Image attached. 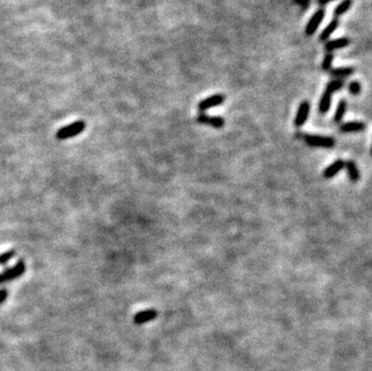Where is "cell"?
<instances>
[{
    "label": "cell",
    "mask_w": 372,
    "mask_h": 371,
    "mask_svg": "<svg viewBox=\"0 0 372 371\" xmlns=\"http://www.w3.org/2000/svg\"><path fill=\"white\" fill-rule=\"evenodd\" d=\"M86 125L87 124H86L85 121H76V122L71 123V124L60 128V129L55 133V139L62 141L80 135L81 133L85 132Z\"/></svg>",
    "instance_id": "obj_1"
},
{
    "label": "cell",
    "mask_w": 372,
    "mask_h": 371,
    "mask_svg": "<svg viewBox=\"0 0 372 371\" xmlns=\"http://www.w3.org/2000/svg\"><path fill=\"white\" fill-rule=\"evenodd\" d=\"M25 269H27L25 262L23 259H18L14 266L9 267V269H5L4 271L0 272V284H4L6 283V282L19 279L25 272Z\"/></svg>",
    "instance_id": "obj_2"
},
{
    "label": "cell",
    "mask_w": 372,
    "mask_h": 371,
    "mask_svg": "<svg viewBox=\"0 0 372 371\" xmlns=\"http://www.w3.org/2000/svg\"><path fill=\"white\" fill-rule=\"evenodd\" d=\"M305 142L308 146H312V147H325V148H331L335 146V140L333 138H329V136H319V135H305L303 138Z\"/></svg>",
    "instance_id": "obj_3"
},
{
    "label": "cell",
    "mask_w": 372,
    "mask_h": 371,
    "mask_svg": "<svg viewBox=\"0 0 372 371\" xmlns=\"http://www.w3.org/2000/svg\"><path fill=\"white\" fill-rule=\"evenodd\" d=\"M324 15H325V10H324V9L317 10V11H316L315 14H313V16L311 17V19H310V21H308L307 26H306V28H305L306 35L315 34L316 30H317L318 27H319L320 22L323 21Z\"/></svg>",
    "instance_id": "obj_4"
},
{
    "label": "cell",
    "mask_w": 372,
    "mask_h": 371,
    "mask_svg": "<svg viewBox=\"0 0 372 371\" xmlns=\"http://www.w3.org/2000/svg\"><path fill=\"white\" fill-rule=\"evenodd\" d=\"M224 100L225 97L223 94H214L212 95V97H209L206 98V99L201 100V102L199 103L198 108L200 111H206L209 110V108L214 107V106L222 105L224 103Z\"/></svg>",
    "instance_id": "obj_5"
},
{
    "label": "cell",
    "mask_w": 372,
    "mask_h": 371,
    "mask_svg": "<svg viewBox=\"0 0 372 371\" xmlns=\"http://www.w3.org/2000/svg\"><path fill=\"white\" fill-rule=\"evenodd\" d=\"M157 316H158V312H157V310L147 309V310H143V311H139L138 314H135V316H134L133 320H134V323H135V324L141 325V324H145V323L149 322V320L156 319Z\"/></svg>",
    "instance_id": "obj_6"
},
{
    "label": "cell",
    "mask_w": 372,
    "mask_h": 371,
    "mask_svg": "<svg viewBox=\"0 0 372 371\" xmlns=\"http://www.w3.org/2000/svg\"><path fill=\"white\" fill-rule=\"evenodd\" d=\"M308 115H310V103L303 100V102L300 104V106H299L297 117H295V121H294L295 125H297V127H301V125L307 121Z\"/></svg>",
    "instance_id": "obj_7"
},
{
    "label": "cell",
    "mask_w": 372,
    "mask_h": 371,
    "mask_svg": "<svg viewBox=\"0 0 372 371\" xmlns=\"http://www.w3.org/2000/svg\"><path fill=\"white\" fill-rule=\"evenodd\" d=\"M345 164H346V161L343 160V159H337V160H335L334 163H331L330 165H329L328 168H326L325 170L323 171V176L325 178L334 177V176L337 175V174L340 173V171L342 170L343 168H345Z\"/></svg>",
    "instance_id": "obj_8"
},
{
    "label": "cell",
    "mask_w": 372,
    "mask_h": 371,
    "mask_svg": "<svg viewBox=\"0 0 372 371\" xmlns=\"http://www.w3.org/2000/svg\"><path fill=\"white\" fill-rule=\"evenodd\" d=\"M198 122L202 124L211 125L213 128H222L224 125V120L222 117H214V116H207V115H199Z\"/></svg>",
    "instance_id": "obj_9"
},
{
    "label": "cell",
    "mask_w": 372,
    "mask_h": 371,
    "mask_svg": "<svg viewBox=\"0 0 372 371\" xmlns=\"http://www.w3.org/2000/svg\"><path fill=\"white\" fill-rule=\"evenodd\" d=\"M349 39L348 37H341V39H336V40H331V41L326 42L325 44V50L328 52H333L335 50L342 49V47H346L349 45Z\"/></svg>",
    "instance_id": "obj_10"
},
{
    "label": "cell",
    "mask_w": 372,
    "mask_h": 371,
    "mask_svg": "<svg viewBox=\"0 0 372 371\" xmlns=\"http://www.w3.org/2000/svg\"><path fill=\"white\" fill-rule=\"evenodd\" d=\"M366 124L363 122H348L341 125V132L342 133H356L365 130Z\"/></svg>",
    "instance_id": "obj_11"
},
{
    "label": "cell",
    "mask_w": 372,
    "mask_h": 371,
    "mask_svg": "<svg viewBox=\"0 0 372 371\" xmlns=\"http://www.w3.org/2000/svg\"><path fill=\"white\" fill-rule=\"evenodd\" d=\"M345 168L347 169L348 176L349 178H351L352 182H356V181H359V178H360V173H359L358 166H356V164L354 163L353 160L346 161Z\"/></svg>",
    "instance_id": "obj_12"
},
{
    "label": "cell",
    "mask_w": 372,
    "mask_h": 371,
    "mask_svg": "<svg viewBox=\"0 0 372 371\" xmlns=\"http://www.w3.org/2000/svg\"><path fill=\"white\" fill-rule=\"evenodd\" d=\"M338 23H340V22H338V18L334 17L333 21H331L330 23H329L328 26L325 27V29H324L323 32H322V34L319 35V40H320V41H325V40H328L329 37H330V35L333 34V33L335 32L336 29H337Z\"/></svg>",
    "instance_id": "obj_13"
},
{
    "label": "cell",
    "mask_w": 372,
    "mask_h": 371,
    "mask_svg": "<svg viewBox=\"0 0 372 371\" xmlns=\"http://www.w3.org/2000/svg\"><path fill=\"white\" fill-rule=\"evenodd\" d=\"M330 104H331V93L325 90L323 93L322 98H320L319 102V112L320 113H326L330 108Z\"/></svg>",
    "instance_id": "obj_14"
},
{
    "label": "cell",
    "mask_w": 372,
    "mask_h": 371,
    "mask_svg": "<svg viewBox=\"0 0 372 371\" xmlns=\"http://www.w3.org/2000/svg\"><path fill=\"white\" fill-rule=\"evenodd\" d=\"M346 110H347V102H346V100H341V102L338 103L337 108H336L335 115H334V121H335L336 123L342 121V118L345 117L346 115Z\"/></svg>",
    "instance_id": "obj_15"
},
{
    "label": "cell",
    "mask_w": 372,
    "mask_h": 371,
    "mask_svg": "<svg viewBox=\"0 0 372 371\" xmlns=\"http://www.w3.org/2000/svg\"><path fill=\"white\" fill-rule=\"evenodd\" d=\"M351 6H352V0H343V1L341 2L340 5H337V6L335 7V10H334V17L337 18L338 16L345 15L346 12L351 9Z\"/></svg>",
    "instance_id": "obj_16"
},
{
    "label": "cell",
    "mask_w": 372,
    "mask_h": 371,
    "mask_svg": "<svg viewBox=\"0 0 372 371\" xmlns=\"http://www.w3.org/2000/svg\"><path fill=\"white\" fill-rule=\"evenodd\" d=\"M330 75H333V76H349L351 74H353L354 72V69L353 68L348 67V68H337V69H331L330 71Z\"/></svg>",
    "instance_id": "obj_17"
},
{
    "label": "cell",
    "mask_w": 372,
    "mask_h": 371,
    "mask_svg": "<svg viewBox=\"0 0 372 371\" xmlns=\"http://www.w3.org/2000/svg\"><path fill=\"white\" fill-rule=\"evenodd\" d=\"M343 85H345V81L343 80H333L330 81V82L328 83V86H326V89L328 92H330L331 94H333L334 92H336V90L341 89V88L343 87Z\"/></svg>",
    "instance_id": "obj_18"
},
{
    "label": "cell",
    "mask_w": 372,
    "mask_h": 371,
    "mask_svg": "<svg viewBox=\"0 0 372 371\" xmlns=\"http://www.w3.org/2000/svg\"><path fill=\"white\" fill-rule=\"evenodd\" d=\"M15 254H16L15 249H9V251L6 252H2V253L0 254V265H5L6 263H9V262L14 258Z\"/></svg>",
    "instance_id": "obj_19"
},
{
    "label": "cell",
    "mask_w": 372,
    "mask_h": 371,
    "mask_svg": "<svg viewBox=\"0 0 372 371\" xmlns=\"http://www.w3.org/2000/svg\"><path fill=\"white\" fill-rule=\"evenodd\" d=\"M361 92V85L358 82V81H353V82L349 85V93L352 95H358L360 94Z\"/></svg>",
    "instance_id": "obj_20"
},
{
    "label": "cell",
    "mask_w": 372,
    "mask_h": 371,
    "mask_svg": "<svg viewBox=\"0 0 372 371\" xmlns=\"http://www.w3.org/2000/svg\"><path fill=\"white\" fill-rule=\"evenodd\" d=\"M333 59H334V54L333 53H328V54L324 57V60H323V65L322 68L324 70H330L331 68V63H333Z\"/></svg>",
    "instance_id": "obj_21"
},
{
    "label": "cell",
    "mask_w": 372,
    "mask_h": 371,
    "mask_svg": "<svg viewBox=\"0 0 372 371\" xmlns=\"http://www.w3.org/2000/svg\"><path fill=\"white\" fill-rule=\"evenodd\" d=\"M7 298H9V291L6 288L0 289V305L4 304Z\"/></svg>",
    "instance_id": "obj_22"
},
{
    "label": "cell",
    "mask_w": 372,
    "mask_h": 371,
    "mask_svg": "<svg viewBox=\"0 0 372 371\" xmlns=\"http://www.w3.org/2000/svg\"><path fill=\"white\" fill-rule=\"evenodd\" d=\"M333 1V0H318V4L320 5V6H324L325 4H328V2Z\"/></svg>",
    "instance_id": "obj_23"
},
{
    "label": "cell",
    "mask_w": 372,
    "mask_h": 371,
    "mask_svg": "<svg viewBox=\"0 0 372 371\" xmlns=\"http://www.w3.org/2000/svg\"><path fill=\"white\" fill-rule=\"evenodd\" d=\"M294 1L297 2V4L306 5V6H307V2H308V0H294Z\"/></svg>",
    "instance_id": "obj_24"
},
{
    "label": "cell",
    "mask_w": 372,
    "mask_h": 371,
    "mask_svg": "<svg viewBox=\"0 0 372 371\" xmlns=\"http://www.w3.org/2000/svg\"><path fill=\"white\" fill-rule=\"evenodd\" d=\"M371 155H372V148H371Z\"/></svg>",
    "instance_id": "obj_25"
}]
</instances>
